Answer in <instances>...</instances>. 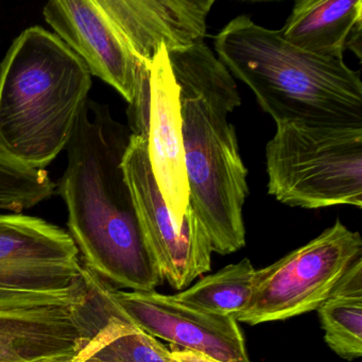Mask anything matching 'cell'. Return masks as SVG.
Listing matches in <instances>:
<instances>
[{"instance_id": "18", "label": "cell", "mask_w": 362, "mask_h": 362, "mask_svg": "<svg viewBox=\"0 0 362 362\" xmlns=\"http://www.w3.org/2000/svg\"><path fill=\"white\" fill-rule=\"evenodd\" d=\"M170 354L175 362H219L204 354L170 344Z\"/></svg>"}, {"instance_id": "13", "label": "cell", "mask_w": 362, "mask_h": 362, "mask_svg": "<svg viewBox=\"0 0 362 362\" xmlns=\"http://www.w3.org/2000/svg\"><path fill=\"white\" fill-rule=\"evenodd\" d=\"M73 305L0 313V362L74 361L88 340Z\"/></svg>"}, {"instance_id": "9", "label": "cell", "mask_w": 362, "mask_h": 362, "mask_svg": "<svg viewBox=\"0 0 362 362\" xmlns=\"http://www.w3.org/2000/svg\"><path fill=\"white\" fill-rule=\"evenodd\" d=\"M82 262L69 232L41 218L0 214V289L71 293Z\"/></svg>"}, {"instance_id": "2", "label": "cell", "mask_w": 362, "mask_h": 362, "mask_svg": "<svg viewBox=\"0 0 362 362\" xmlns=\"http://www.w3.org/2000/svg\"><path fill=\"white\" fill-rule=\"evenodd\" d=\"M180 88L189 206L221 255L245 245V166L228 114L240 107L234 77L204 43L167 50Z\"/></svg>"}, {"instance_id": "12", "label": "cell", "mask_w": 362, "mask_h": 362, "mask_svg": "<svg viewBox=\"0 0 362 362\" xmlns=\"http://www.w3.org/2000/svg\"><path fill=\"white\" fill-rule=\"evenodd\" d=\"M139 63L167 50L203 43L215 0H97Z\"/></svg>"}, {"instance_id": "1", "label": "cell", "mask_w": 362, "mask_h": 362, "mask_svg": "<svg viewBox=\"0 0 362 362\" xmlns=\"http://www.w3.org/2000/svg\"><path fill=\"white\" fill-rule=\"evenodd\" d=\"M131 135L107 105L86 101L66 147L59 192L82 264L115 289L153 291L163 279L146 245L122 169Z\"/></svg>"}, {"instance_id": "11", "label": "cell", "mask_w": 362, "mask_h": 362, "mask_svg": "<svg viewBox=\"0 0 362 362\" xmlns=\"http://www.w3.org/2000/svg\"><path fill=\"white\" fill-rule=\"evenodd\" d=\"M46 22L96 76L130 103L139 64L97 0H52L43 9Z\"/></svg>"}, {"instance_id": "16", "label": "cell", "mask_w": 362, "mask_h": 362, "mask_svg": "<svg viewBox=\"0 0 362 362\" xmlns=\"http://www.w3.org/2000/svg\"><path fill=\"white\" fill-rule=\"evenodd\" d=\"M256 269L247 258L203 277L175 294L182 304L218 315H238L249 307L255 286Z\"/></svg>"}, {"instance_id": "7", "label": "cell", "mask_w": 362, "mask_h": 362, "mask_svg": "<svg viewBox=\"0 0 362 362\" xmlns=\"http://www.w3.org/2000/svg\"><path fill=\"white\" fill-rule=\"evenodd\" d=\"M127 114L131 133L147 141L156 185L173 221L182 226L189 205V190L180 88L165 46H160L150 62L139 64L136 90Z\"/></svg>"}, {"instance_id": "17", "label": "cell", "mask_w": 362, "mask_h": 362, "mask_svg": "<svg viewBox=\"0 0 362 362\" xmlns=\"http://www.w3.org/2000/svg\"><path fill=\"white\" fill-rule=\"evenodd\" d=\"M81 287L75 292L64 294L37 293V292L0 289V313L41 310V309L52 308V307L69 306L75 303Z\"/></svg>"}, {"instance_id": "15", "label": "cell", "mask_w": 362, "mask_h": 362, "mask_svg": "<svg viewBox=\"0 0 362 362\" xmlns=\"http://www.w3.org/2000/svg\"><path fill=\"white\" fill-rule=\"evenodd\" d=\"M328 346L343 359L362 356V257L341 277L317 309Z\"/></svg>"}, {"instance_id": "4", "label": "cell", "mask_w": 362, "mask_h": 362, "mask_svg": "<svg viewBox=\"0 0 362 362\" xmlns=\"http://www.w3.org/2000/svg\"><path fill=\"white\" fill-rule=\"evenodd\" d=\"M90 88L88 66L62 40L23 31L0 65V151L45 169L69 145Z\"/></svg>"}, {"instance_id": "8", "label": "cell", "mask_w": 362, "mask_h": 362, "mask_svg": "<svg viewBox=\"0 0 362 362\" xmlns=\"http://www.w3.org/2000/svg\"><path fill=\"white\" fill-rule=\"evenodd\" d=\"M122 169L146 245L160 276L175 290H185L211 269L213 249L204 228L189 205L183 226L173 221L154 180L144 137L131 135Z\"/></svg>"}, {"instance_id": "6", "label": "cell", "mask_w": 362, "mask_h": 362, "mask_svg": "<svg viewBox=\"0 0 362 362\" xmlns=\"http://www.w3.org/2000/svg\"><path fill=\"white\" fill-rule=\"evenodd\" d=\"M362 257L359 233L340 220L274 264L256 270L249 307L237 322L257 325L317 310L347 269Z\"/></svg>"}, {"instance_id": "14", "label": "cell", "mask_w": 362, "mask_h": 362, "mask_svg": "<svg viewBox=\"0 0 362 362\" xmlns=\"http://www.w3.org/2000/svg\"><path fill=\"white\" fill-rule=\"evenodd\" d=\"M281 37L294 47L343 61L346 50L361 59V0H298Z\"/></svg>"}, {"instance_id": "5", "label": "cell", "mask_w": 362, "mask_h": 362, "mask_svg": "<svg viewBox=\"0 0 362 362\" xmlns=\"http://www.w3.org/2000/svg\"><path fill=\"white\" fill-rule=\"evenodd\" d=\"M266 164L268 194L283 204L362 207V127L276 124Z\"/></svg>"}, {"instance_id": "3", "label": "cell", "mask_w": 362, "mask_h": 362, "mask_svg": "<svg viewBox=\"0 0 362 362\" xmlns=\"http://www.w3.org/2000/svg\"><path fill=\"white\" fill-rule=\"evenodd\" d=\"M215 50L276 124L362 127L360 71L344 61L303 52L249 16L224 26L215 37Z\"/></svg>"}, {"instance_id": "10", "label": "cell", "mask_w": 362, "mask_h": 362, "mask_svg": "<svg viewBox=\"0 0 362 362\" xmlns=\"http://www.w3.org/2000/svg\"><path fill=\"white\" fill-rule=\"evenodd\" d=\"M112 296L127 317L154 338L219 362H251L245 336L234 315H218L190 308L175 296L153 291H122Z\"/></svg>"}]
</instances>
